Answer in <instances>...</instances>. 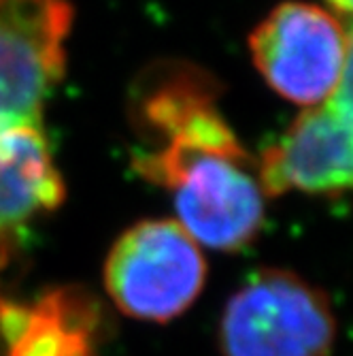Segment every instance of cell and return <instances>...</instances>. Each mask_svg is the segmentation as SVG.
Returning a JSON list of instances; mask_svg holds the SVG:
<instances>
[{
	"mask_svg": "<svg viewBox=\"0 0 353 356\" xmlns=\"http://www.w3.org/2000/svg\"><path fill=\"white\" fill-rule=\"evenodd\" d=\"M351 122V75H347L328 101L304 109L255 158L266 199L285 192L336 199L347 192L353 175Z\"/></svg>",
	"mask_w": 353,
	"mask_h": 356,
	"instance_id": "cell-6",
	"label": "cell"
},
{
	"mask_svg": "<svg viewBox=\"0 0 353 356\" xmlns=\"http://www.w3.org/2000/svg\"><path fill=\"white\" fill-rule=\"evenodd\" d=\"M130 124L141 143L132 169L169 192L198 245L236 252L258 237L266 216L258 163L221 113L219 81L207 69L151 64L132 86Z\"/></svg>",
	"mask_w": 353,
	"mask_h": 356,
	"instance_id": "cell-1",
	"label": "cell"
},
{
	"mask_svg": "<svg viewBox=\"0 0 353 356\" xmlns=\"http://www.w3.org/2000/svg\"><path fill=\"white\" fill-rule=\"evenodd\" d=\"M73 19L69 0H0V128L43 126L67 73Z\"/></svg>",
	"mask_w": 353,
	"mask_h": 356,
	"instance_id": "cell-5",
	"label": "cell"
},
{
	"mask_svg": "<svg viewBox=\"0 0 353 356\" xmlns=\"http://www.w3.org/2000/svg\"><path fill=\"white\" fill-rule=\"evenodd\" d=\"M334 337L328 297L281 269L253 273L230 297L219 325L223 356H328Z\"/></svg>",
	"mask_w": 353,
	"mask_h": 356,
	"instance_id": "cell-2",
	"label": "cell"
},
{
	"mask_svg": "<svg viewBox=\"0 0 353 356\" xmlns=\"http://www.w3.org/2000/svg\"><path fill=\"white\" fill-rule=\"evenodd\" d=\"M67 186L43 126L0 128V245L64 203Z\"/></svg>",
	"mask_w": 353,
	"mask_h": 356,
	"instance_id": "cell-7",
	"label": "cell"
},
{
	"mask_svg": "<svg viewBox=\"0 0 353 356\" xmlns=\"http://www.w3.org/2000/svg\"><path fill=\"white\" fill-rule=\"evenodd\" d=\"M253 67L281 96L304 109L322 105L351 75L347 26L328 9L287 0L249 35Z\"/></svg>",
	"mask_w": 353,
	"mask_h": 356,
	"instance_id": "cell-3",
	"label": "cell"
},
{
	"mask_svg": "<svg viewBox=\"0 0 353 356\" xmlns=\"http://www.w3.org/2000/svg\"><path fill=\"white\" fill-rule=\"evenodd\" d=\"M324 3L330 7V11L332 13H338V15H349L351 13V0H324Z\"/></svg>",
	"mask_w": 353,
	"mask_h": 356,
	"instance_id": "cell-9",
	"label": "cell"
},
{
	"mask_svg": "<svg viewBox=\"0 0 353 356\" xmlns=\"http://www.w3.org/2000/svg\"><path fill=\"white\" fill-rule=\"evenodd\" d=\"M92 320L89 305L69 293L0 303V356H94Z\"/></svg>",
	"mask_w": 353,
	"mask_h": 356,
	"instance_id": "cell-8",
	"label": "cell"
},
{
	"mask_svg": "<svg viewBox=\"0 0 353 356\" xmlns=\"http://www.w3.org/2000/svg\"><path fill=\"white\" fill-rule=\"evenodd\" d=\"M207 277L200 245L177 220H143L111 248L105 288L126 316L169 322L196 301Z\"/></svg>",
	"mask_w": 353,
	"mask_h": 356,
	"instance_id": "cell-4",
	"label": "cell"
}]
</instances>
